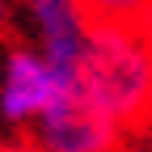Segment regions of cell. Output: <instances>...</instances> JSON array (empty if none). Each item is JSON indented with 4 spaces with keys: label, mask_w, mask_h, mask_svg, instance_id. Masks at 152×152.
Segmentation results:
<instances>
[{
    "label": "cell",
    "mask_w": 152,
    "mask_h": 152,
    "mask_svg": "<svg viewBox=\"0 0 152 152\" xmlns=\"http://www.w3.org/2000/svg\"><path fill=\"white\" fill-rule=\"evenodd\" d=\"M76 93L123 135L152 131V30L144 21H93Z\"/></svg>",
    "instance_id": "obj_1"
},
{
    "label": "cell",
    "mask_w": 152,
    "mask_h": 152,
    "mask_svg": "<svg viewBox=\"0 0 152 152\" xmlns=\"http://www.w3.org/2000/svg\"><path fill=\"white\" fill-rule=\"evenodd\" d=\"M72 89L76 76L55 68L38 47H9L0 55V123L9 127H30Z\"/></svg>",
    "instance_id": "obj_2"
},
{
    "label": "cell",
    "mask_w": 152,
    "mask_h": 152,
    "mask_svg": "<svg viewBox=\"0 0 152 152\" xmlns=\"http://www.w3.org/2000/svg\"><path fill=\"white\" fill-rule=\"evenodd\" d=\"M118 144H123V131L102 110H93L76 89L30 123L34 152H110Z\"/></svg>",
    "instance_id": "obj_3"
},
{
    "label": "cell",
    "mask_w": 152,
    "mask_h": 152,
    "mask_svg": "<svg viewBox=\"0 0 152 152\" xmlns=\"http://www.w3.org/2000/svg\"><path fill=\"white\" fill-rule=\"evenodd\" d=\"M26 26L34 38L30 47H38L55 68L76 76L93 30V13L85 9V0H26Z\"/></svg>",
    "instance_id": "obj_4"
},
{
    "label": "cell",
    "mask_w": 152,
    "mask_h": 152,
    "mask_svg": "<svg viewBox=\"0 0 152 152\" xmlns=\"http://www.w3.org/2000/svg\"><path fill=\"white\" fill-rule=\"evenodd\" d=\"M93 21H144L152 0H85Z\"/></svg>",
    "instance_id": "obj_5"
},
{
    "label": "cell",
    "mask_w": 152,
    "mask_h": 152,
    "mask_svg": "<svg viewBox=\"0 0 152 152\" xmlns=\"http://www.w3.org/2000/svg\"><path fill=\"white\" fill-rule=\"evenodd\" d=\"M110 152H135V148H127V144H118V148H110Z\"/></svg>",
    "instance_id": "obj_6"
},
{
    "label": "cell",
    "mask_w": 152,
    "mask_h": 152,
    "mask_svg": "<svg viewBox=\"0 0 152 152\" xmlns=\"http://www.w3.org/2000/svg\"><path fill=\"white\" fill-rule=\"evenodd\" d=\"M9 152H34V148H30V144H26V148H9Z\"/></svg>",
    "instance_id": "obj_7"
},
{
    "label": "cell",
    "mask_w": 152,
    "mask_h": 152,
    "mask_svg": "<svg viewBox=\"0 0 152 152\" xmlns=\"http://www.w3.org/2000/svg\"><path fill=\"white\" fill-rule=\"evenodd\" d=\"M0 26H4V0H0Z\"/></svg>",
    "instance_id": "obj_8"
}]
</instances>
